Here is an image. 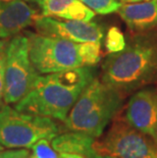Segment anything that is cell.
Listing matches in <instances>:
<instances>
[{
    "label": "cell",
    "mask_w": 157,
    "mask_h": 158,
    "mask_svg": "<svg viewBox=\"0 0 157 158\" xmlns=\"http://www.w3.org/2000/svg\"><path fill=\"white\" fill-rule=\"evenodd\" d=\"M94 78V66L40 73L32 90L14 107L22 112L64 122L81 93Z\"/></svg>",
    "instance_id": "6da1fadb"
},
{
    "label": "cell",
    "mask_w": 157,
    "mask_h": 158,
    "mask_svg": "<svg viewBox=\"0 0 157 158\" xmlns=\"http://www.w3.org/2000/svg\"><path fill=\"white\" fill-rule=\"evenodd\" d=\"M101 81L123 96L157 84V32H140L122 51L109 53L102 64Z\"/></svg>",
    "instance_id": "7a4b0ae2"
},
{
    "label": "cell",
    "mask_w": 157,
    "mask_h": 158,
    "mask_svg": "<svg viewBox=\"0 0 157 158\" xmlns=\"http://www.w3.org/2000/svg\"><path fill=\"white\" fill-rule=\"evenodd\" d=\"M30 58L39 73H51L83 66H94L101 59V42L76 43L26 32Z\"/></svg>",
    "instance_id": "3957f363"
},
{
    "label": "cell",
    "mask_w": 157,
    "mask_h": 158,
    "mask_svg": "<svg viewBox=\"0 0 157 158\" xmlns=\"http://www.w3.org/2000/svg\"><path fill=\"white\" fill-rule=\"evenodd\" d=\"M125 96L113 87L94 78L84 89L64 120L69 131L98 139L122 106Z\"/></svg>",
    "instance_id": "277c9868"
},
{
    "label": "cell",
    "mask_w": 157,
    "mask_h": 158,
    "mask_svg": "<svg viewBox=\"0 0 157 158\" xmlns=\"http://www.w3.org/2000/svg\"><path fill=\"white\" fill-rule=\"evenodd\" d=\"M59 134V127L51 117L22 112L4 104L0 108V144L5 148H32L41 139Z\"/></svg>",
    "instance_id": "5b68a950"
},
{
    "label": "cell",
    "mask_w": 157,
    "mask_h": 158,
    "mask_svg": "<svg viewBox=\"0 0 157 158\" xmlns=\"http://www.w3.org/2000/svg\"><path fill=\"white\" fill-rule=\"evenodd\" d=\"M93 149L100 155L115 158H157L155 141L118 114L105 135L95 140Z\"/></svg>",
    "instance_id": "8992f818"
},
{
    "label": "cell",
    "mask_w": 157,
    "mask_h": 158,
    "mask_svg": "<svg viewBox=\"0 0 157 158\" xmlns=\"http://www.w3.org/2000/svg\"><path fill=\"white\" fill-rule=\"evenodd\" d=\"M40 73L30 58L29 39L26 34H18L6 47L4 93L5 104H15L32 90Z\"/></svg>",
    "instance_id": "52a82bcc"
},
{
    "label": "cell",
    "mask_w": 157,
    "mask_h": 158,
    "mask_svg": "<svg viewBox=\"0 0 157 158\" xmlns=\"http://www.w3.org/2000/svg\"><path fill=\"white\" fill-rule=\"evenodd\" d=\"M36 33L53 38L68 40L76 43L101 42L104 31L94 22L58 19L44 15H37L33 23Z\"/></svg>",
    "instance_id": "ba28073f"
},
{
    "label": "cell",
    "mask_w": 157,
    "mask_h": 158,
    "mask_svg": "<svg viewBox=\"0 0 157 158\" xmlns=\"http://www.w3.org/2000/svg\"><path fill=\"white\" fill-rule=\"evenodd\" d=\"M130 124L157 143V89H140L130 98L125 112Z\"/></svg>",
    "instance_id": "9c48e42d"
},
{
    "label": "cell",
    "mask_w": 157,
    "mask_h": 158,
    "mask_svg": "<svg viewBox=\"0 0 157 158\" xmlns=\"http://www.w3.org/2000/svg\"><path fill=\"white\" fill-rule=\"evenodd\" d=\"M37 11L23 0H0V39L12 38L33 26Z\"/></svg>",
    "instance_id": "30bf717a"
},
{
    "label": "cell",
    "mask_w": 157,
    "mask_h": 158,
    "mask_svg": "<svg viewBox=\"0 0 157 158\" xmlns=\"http://www.w3.org/2000/svg\"><path fill=\"white\" fill-rule=\"evenodd\" d=\"M118 12L132 31L140 33L157 28V0L122 4Z\"/></svg>",
    "instance_id": "8fae6325"
},
{
    "label": "cell",
    "mask_w": 157,
    "mask_h": 158,
    "mask_svg": "<svg viewBox=\"0 0 157 158\" xmlns=\"http://www.w3.org/2000/svg\"><path fill=\"white\" fill-rule=\"evenodd\" d=\"M42 15L50 18L91 22L96 13L81 0H36Z\"/></svg>",
    "instance_id": "7c38bea8"
},
{
    "label": "cell",
    "mask_w": 157,
    "mask_h": 158,
    "mask_svg": "<svg viewBox=\"0 0 157 158\" xmlns=\"http://www.w3.org/2000/svg\"><path fill=\"white\" fill-rule=\"evenodd\" d=\"M95 140L96 138L86 133L71 131L54 137L51 140V145L59 154H80L90 158L95 154V151L93 149Z\"/></svg>",
    "instance_id": "4fadbf2b"
},
{
    "label": "cell",
    "mask_w": 157,
    "mask_h": 158,
    "mask_svg": "<svg viewBox=\"0 0 157 158\" xmlns=\"http://www.w3.org/2000/svg\"><path fill=\"white\" fill-rule=\"evenodd\" d=\"M81 1L95 13L103 15L118 12L119 7L122 5V3L118 0H81Z\"/></svg>",
    "instance_id": "5bb4252c"
},
{
    "label": "cell",
    "mask_w": 157,
    "mask_h": 158,
    "mask_svg": "<svg viewBox=\"0 0 157 158\" xmlns=\"http://www.w3.org/2000/svg\"><path fill=\"white\" fill-rule=\"evenodd\" d=\"M126 40L121 30L116 27H112L107 31L105 37V47L108 53L119 52L126 47Z\"/></svg>",
    "instance_id": "9a60e30c"
},
{
    "label": "cell",
    "mask_w": 157,
    "mask_h": 158,
    "mask_svg": "<svg viewBox=\"0 0 157 158\" xmlns=\"http://www.w3.org/2000/svg\"><path fill=\"white\" fill-rule=\"evenodd\" d=\"M32 150L35 158H59V153L52 147L50 139L39 140L32 146Z\"/></svg>",
    "instance_id": "2e32d148"
},
{
    "label": "cell",
    "mask_w": 157,
    "mask_h": 158,
    "mask_svg": "<svg viewBox=\"0 0 157 158\" xmlns=\"http://www.w3.org/2000/svg\"><path fill=\"white\" fill-rule=\"evenodd\" d=\"M5 58H6V48L3 49L2 51L0 52V102H1V100L3 99V93H4Z\"/></svg>",
    "instance_id": "e0dca14e"
},
{
    "label": "cell",
    "mask_w": 157,
    "mask_h": 158,
    "mask_svg": "<svg viewBox=\"0 0 157 158\" xmlns=\"http://www.w3.org/2000/svg\"><path fill=\"white\" fill-rule=\"evenodd\" d=\"M30 153L26 149H18V150H6L0 151V158H27Z\"/></svg>",
    "instance_id": "ac0fdd59"
},
{
    "label": "cell",
    "mask_w": 157,
    "mask_h": 158,
    "mask_svg": "<svg viewBox=\"0 0 157 158\" xmlns=\"http://www.w3.org/2000/svg\"><path fill=\"white\" fill-rule=\"evenodd\" d=\"M59 158H87L84 155H80V154H72V153H60Z\"/></svg>",
    "instance_id": "d6986e66"
},
{
    "label": "cell",
    "mask_w": 157,
    "mask_h": 158,
    "mask_svg": "<svg viewBox=\"0 0 157 158\" xmlns=\"http://www.w3.org/2000/svg\"><path fill=\"white\" fill-rule=\"evenodd\" d=\"M8 44V41H6V39H2L0 40V52L2 51L3 49L6 48V46Z\"/></svg>",
    "instance_id": "ffe728a7"
},
{
    "label": "cell",
    "mask_w": 157,
    "mask_h": 158,
    "mask_svg": "<svg viewBox=\"0 0 157 158\" xmlns=\"http://www.w3.org/2000/svg\"><path fill=\"white\" fill-rule=\"evenodd\" d=\"M90 158H115V157H111V156H107V155H100V154L95 153L94 155L91 156Z\"/></svg>",
    "instance_id": "44dd1931"
},
{
    "label": "cell",
    "mask_w": 157,
    "mask_h": 158,
    "mask_svg": "<svg viewBox=\"0 0 157 158\" xmlns=\"http://www.w3.org/2000/svg\"><path fill=\"white\" fill-rule=\"evenodd\" d=\"M123 2H128V3H136V2H143V1H147V0H121Z\"/></svg>",
    "instance_id": "7402d4cb"
},
{
    "label": "cell",
    "mask_w": 157,
    "mask_h": 158,
    "mask_svg": "<svg viewBox=\"0 0 157 158\" xmlns=\"http://www.w3.org/2000/svg\"><path fill=\"white\" fill-rule=\"evenodd\" d=\"M27 158H35V156L33 155V154H30V155H29L28 157H27Z\"/></svg>",
    "instance_id": "603a6c76"
},
{
    "label": "cell",
    "mask_w": 157,
    "mask_h": 158,
    "mask_svg": "<svg viewBox=\"0 0 157 158\" xmlns=\"http://www.w3.org/2000/svg\"><path fill=\"white\" fill-rule=\"evenodd\" d=\"M3 150V146L1 145V144H0V151H2Z\"/></svg>",
    "instance_id": "cb8c5ba5"
},
{
    "label": "cell",
    "mask_w": 157,
    "mask_h": 158,
    "mask_svg": "<svg viewBox=\"0 0 157 158\" xmlns=\"http://www.w3.org/2000/svg\"><path fill=\"white\" fill-rule=\"evenodd\" d=\"M4 1H12V0H4Z\"/></svg>",
    "instance_id": "d4e9b609"
},
{
    "label": "cell",
    "mask_w": 157,
    "mask_h": 158,
    "mask_svg": "<svg viewBox=\"0 0 157 158\" xmlns=\"http://www.w3.org/2000/svg\"><path fill=\"white\" fill-rule=\"evenodd\" d=\"M25 1H28V0H25Z\"/></svg>",
    "instance_id": "484cf974"
}]
</instances>
